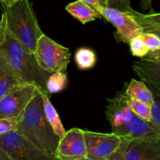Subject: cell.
<instances>
[{
    "label": "cell",
    "instance_id": "6da1fadb",
    "mask_svg": "<svg viewBox=\"0 0 160 160\" xmlns=\"http://www.w3.org/2000/svg\"><path fill=\"white\" fill-rule=\"evenodd\" d=\"M105 115L112 133L120 138L129 140L160 138L159 130L153 123L133 112L127 102L125 89L108 101Z\"/></svg>",
    "mask_w": 160,
    "mask_h": 160
},
{
    "label": "cell",
    "instance_id": "7a4b0ae2",
    "mask_svg": "<svg viewBox=\"0 0 160 160\" xmlns=\"http://www.w3.org/2000/svg\"><path fill=\"white\" fill-rule=\"evenodd\" d=\"M17 131L40 148L54 156L59 138L47 121L40 89L18 118Z\"/></svg>",
    "mask_w": 160,
    "mask_h": 160
},
{
    "label": "cell",
    "instance_id": "3957f363",
    "mask_svg": "<svg viewBox=\"0 0 160 160\" xmlns=\"http://www.w3.org/2000/svg\"><path fill=\"white\" fill-rule=\"evenodd\" d=\"M7 29L12 36L29 52L34 54L37 42L43 32L38 25L32 2L29 0H19L10 7H4Z\"/></svg>",
    "mask_w": 160,
    "mask_h": 160
},
{
    "label": "cell",
    "instance_id": "277c9868",
    "mask_svg": "<svg viewBox=\"0 0 160 160\" xmlns=\"http://www.w3.org/2000/svg\"><path fill=\"white\" fill-rule=\"evenodd\" d=\"M0 51L3 53L10 68L24 83L35 84L40 90L47 92V81L51 73L38 66L35 56L29 53L7 29V38Z\"/></svg>",
    "mask_w": 160,
    "mask_h": 160
},
{
    "label": "cell",
    "instance_id": "5b68a950",
    "mask_svg": "<svg viewBox=\"0 0 160 160\" xmlns=\"http://www.w3.org/2000/svg\"><path fill=\"white\" fill-rule=\"evenodd\" d=\"M0 150L11 160H56L17 130L0 135Z\"/></svg>",
    "mask_w": 160,
    "mask_h": 160
},
{
    "label": "cell",
    "instance_id": "8992f818",
    "mask_svg": "<svg viewBox=\"0 0 160 160\" xmlns=\"http://www.w3.org/2000/svg\"><path fill=\"white\" fill-rule=\"evenodd\" d=\"M38 66L49 73L66 71L71 60L68 48L61 46L45 34L40 37L34 53Z\"/></svg>",
    "mask_w": 160,
    "mask_h": 160
},
{
    "label": "cell",
    "instance_id": "52a82bcc",
    "mask_svg": "<svg viewBox=\"0 0 160 160\" xmlns=\"http://www.w3.org/2000/svg\"><path fill=\"white\" fill-rule=\"evenodd\" d=\"M38 87L33 83L17 86L0 99V118H18L36 94Z\"/></svg>",
    "mask_w": 160,
    "mask_h": 160
},
{
    "label": "cell",
    "instance_id": "ba28073f",
    "mask_svg": "<svg viewBox=\"0 0 160 160\" xmlns=\"http://www.w3.org/2000/svg\"><path fill=\"white\" fill-rule=\"evenodd\" d=\"M98 13L115 27L117 42L129 43L133 38L144 33L132 12L128 13L110 7H101L98 10Z\"/></svg>",
    "mask_w": 160,
    "mask_h": 160
},
{
    "label": "cell",
    "instance_id": "9c48e42d",
    "mask_svg": "<svg viewBox=\"0 0 160 160\" xmlns=\"http://www.w3.org/2000/svg\"><path fill=\"white\" fill-rule=\"evenodd\" d=\"M56 160H80L87 157L84 130L72 128L59 140L55 152Z\"/></svg>",
    "mask_w": 160,
    "mask_h": 160
},
{
    "label": "cell",
    "instance_id": "30bf717a",
    "mask_svg": "<svg viewBox=\"0 0 160 160\" xmlns=\"http://www.w3.org/2000/svg\"><path fill=\"white\" fill-rule=\"evenodd\" d=\"M87 157L93 159H106L119 147L123 138L113 133H95L84 130Z\"/></svg>",
    "mask_w": 160,
    "mask_h": 160
},
{
    "label": "cell",
    "instance_id": "8fae6325",
    "mask_svg": "<svg viewBox=\"0 0 160 160\" xmlns=\"http://www.w3.org/2000/svg\"><path fill=\"white\" fill-rule=\"evenodd\" d=\"M125 160H160V138L130 140Z\"/></svg>",
    "mask_w": 160,
    "mask_h": 160
},
{
    "label": "cell",
    "instance_id": "7c38bea8",
    "mask_svg": "<svg viewBox=\"0 0 160 160\" xmlns=\"http://www.w3.org/2000/svg\"><path fill=\"white\" fill-rule=\"evenodd\" d=\"M133 69L149 88L160 93V64L141 59L133 63Z\"/></svg>",
    "mask_w": 160,
    "mask_h": 160
},
{
    "label": "cell",
    "instance_id": "4fadbf2b",
    "mask_svg": "<svg viewBox=\"0 0 160 160\" xmlns=\"http://www.w3.org/2000/svg\"><path fill=\"white\" fill-rule=\"evenodd\" d=\"M24 83L13 72L3 53L0 51V99L9 91Z\"/></svg>",
    "mask_w": 160,
    "mask_h": 160
},
{
    "label": "cell",
    "instance_id": "5bb4252c",
    "mask_svg": "<svg viewBox=\"0 0 160 160\" xmlns=\"http://www.w3.org/2000/svg\"><path fill=\"white\" fill-rule=\"evenodd\" d=\"M66 10L75 19L78 20L82 24H86L87 23L94 21L96 18H102L98 11L81 0H77L68 4Z\"/></svg>",
    "mask_w": 160,
    "mask_h": 160
},
{
    "label": "cell",
    "instance_id": "9a60e30c",
    "mask_svg": "<svg viewBox=\"0 0 160 160\" xmlns=\"http://www.w3.org/2000/svg\"><path fill=\"white\" fill-rule=\"evenodd\" d=\"M41 92V95H42V102H43V108L44 112H45L46 118H47V121L51 126L53 128V132L55 134L58 136V138L60 139L64 136L66 133L65 129L63 127L62 122H61V118H60L59 115H58V112L53 107L51 101L50 100V97H49V93L47 92H43L40 90Z\"/></svg>",
    "mask_w": 160,
    "mask_h": 160
},
{
    "label": "cell",
    "instance_id": "2e32d148",
    "mask_svg": "<svg viewBox=\"0 0 160 160\" xmlns=\"http://www.w3.org/2000/svg\"><path fill=\"white\" fill-rule=\"evenodd\" d=\"M125 92L129 98L151 105L153 102V93L143 81L132 78L125 88Z\"/></svg>",
    "mask_w": 160,
    "mask_h": 160
},
{
    "label": "cell",
    "instance_id": "e0dca14e",
    "mask_svg": "<svg viewBox=\"0 0 160 160\" xmlns=\"http://www.w3.org/2000/svg\"><path fill=\"white\" fill-rule=\"evenodd\" d=\"M132 13L142 28L144 32L153 29H160V13L152 11L147 14H144L133 10Z\"/></svg>",
    "mask_w": 160,
    "mask_h": 160
},
{
    "label": "cell",
    "instance_id": "ac0fdd59",
    "mask_svg": "<svg viewBox=\"0 0 160 160\" xmlns=\"http://www.w3.org/2000/svg\"><path fill=\"white\" fill-rule=\"evenodd\" d=\"M75 61L80 70H88L94 67L96 64V53L91 49L82 47L75 52Z\"/></svg>",
    "mask_w": 160,
    "mask_h": 160
},
{
    "label": "cell",
    "instance_id": "d6986e66",
    "mask_svg": "<svg viewBox=\"0 0 160 160\" xmlns=\"http://www.w3.org/2000/svg\"><path fill=\"white\" fill-rule=\"evenodd\" d=\"M68 83V77L66 71L51 73L47 81V91L48 93H56L62 91Z\"/></svg>",
    "mask_w": 160,
    "mask_h": 160
},
{
    "label": "cell",
    "instance_id": "ffe728a7",
    "mask_svg": "<svg viewBox=\"0 0 160 160\" xmlns=\"http://www.w3.org/2000/svg\"><path fill=\"white\" fill-rule=\"evenodd\" d=\"M127 102L133 112L138 116L146 120L148 122L151 121V105L141 102L137 100L132 99L127 96Z\"/></svg>",
    "mask_w": 160,
    "mask_h": 160
},
{
    "label": "cell",
    "instance_id": "44dd1931",
    "mask_svg": "<svg viewBox=\"0 0 160 160\" xmlns=\"http://www.w3.org/2000/svg\"><path fill=\"white\" fill-rule=\"evenodd\" d=\"M149 88V87H148ZM150 89L153 93V102L151 104V121L160 131V93Z\"/></svg>",
    "mask_w": 160,
    "mask_h": 160
},
{
    "label": "cell",
    "instance_id": "7402d4cb",
    "mask_svg": "<svg viewBox=\"0 0 160 160\" xmlns=\"http://www.w3.org/2000/svg\"><path fill=\"white\" fill-rule=\"evenodd\" d=\"M129 44H130V51L134 57L144 58L149 52L141 35L133 38L129 42Z\"/></svg>",
    "mask_w": 160,
    "mask_h": 160
},
{
    "label": "cell",
    "instance_id": "603a6c76",
    "mask_svg": "<svg viewBox=\"0 0 160 160\" xmlns=\"http://www.w3.org/2000/svg\"><path fill=\"white\" fill-rule=\"evenodd\" d=\"M141 35L149 51H155V50H159L160 39L155 34L144 32Z\"/></svg>",
    "mask_w": 160,
    "mask_h": 160
},
{
    "label": "cell",
    "instance_id": "cb8c5ba5",
    "mask_svg": "<svg viewBox=\"0 0 160 160\" xmlns=\"http://www.w3.org/2000/svg\"><path fill=\"white\" fill-rule=\"evenodd\" d=\"M18 130V118H0V135L16 131Z\"/></svg>",
    "mask_w": 160,
    "mask_h": 160
},
{
    "label": "cell",
    "instance_id": "d4e9b609",
    "mask_svg": "<svg viewBox=\"0 0 160 160\" xmlns=\"http://www.w3.org/2000/svg\"><path fill=\"white\" fill-rule=\"evenodd\" d=\"M107 2L108 7L121 11L131 13L134 10L131 7V0H107Z\"/></svg>",
    "mask_w": 160,
    "mask_h": 160
},
{
    "label": "cell",
    "instance_id": "484cf974",
    "mask_svg": "<svg viewBox=\"0 0 160 160\" xmlns=\"http://www.w3.org/2000/svg\"><path fill=\"white\" fill-rule=\"evenodd\" d=\"M130 141V140L123 138L119 147L110 156L108 157L105 160H125L126 150H127V145H128Z\"/></svg>",
    "mask_w": 160,
    "mask_h": 160
},
{
    "label": "cell",
    "instance_id": "4316f807",
    "mask_svg": "<svg viewBox=\"0 0 160 160\" xmlns=\"http://www.w3.org/2000/svg\"><path fill=\"white\" fill-rule=\"evenodd\" d=\"M7 32V16L4 12L2 13V18L0 20V47H2V44L6 41Z\"/></svg>",
    "mask_w": 160,
    "mask_h": 160
},
{
    "label": "cell",
    "instance_id": "83f0119b",
    "mask_svg": "<svg viewBox=\"0 0 160 160\" xmlns=\"http://www.w3.org/2000/svg\"><path fill=\"white\" fill-rule=\"evenodd\" d=\"M98 12L101 7H108L107 0H81Z\"/></svg>",
    "mask_w": 160,
    "mask_h": 160
},
{
    "label": "cell",
    "instance_id": "f1b7e54d",
    "mask_svg": "<svg viewBox=\"0 0 160 160\" xmlns=\"http://www.w3.org/2000/svg\"><path fill=\"white\" fill-rule=\"evenodd\" d=\"M141 59L147 60V61H153V62L160 64V49L155 51H149L148 54Z\"/></svg>",
    "mask_w": 160,
    "mask_h": 160
},
{
    "label": "cell",
    "instance_id": "f546056e",
    "mask_svg": "<svg viewBox=\"0 0 160 160\" xmlns=\"http://www.w3.org/2000/svg\"><path fill=\"white\" fill-rule=\"evenodd\" d=\"M141 8L143 10H152V0H141Z\"/></svg>",
    "mask_w": 160,
    "mask_h": 160
},
{
    "label": "cell",
    "instance_id": "4dcf8cb0",
    "mask_svg": "<svg viewBox=\"0 0 160 160\" xmlns=\"http://www.w3.org/2000/svg\"><path fill=\"white\" fill-rule=\"evenodd\" d=\"M18 1L19 0H0V2L4 7H10V6L16 3L17 2H18Z\"/></svg>",
    "mask_w": 160,
    "mask_h": 160
},
{
    "label": "cell",
    "instance_id": "1f68e13d",
    "mask_svg": "<svg viewBox=\"0 0 160 160\" xmlns=\"http://www.w3.org/2000/svg\"><path fill=\"white\" fill-rule=\"evenodd\" d=\"M147 32L155 34V35H156V36H158L160 39V29H153V30H149Z\"/></svg>",
    "mask_w": 160,
    "mask_h": 160
},
{
    "label": "cell",
    "instance_id": "d6a6232c",
    "mask_svg": "<svg viewBox=\"0 0 160 160\" xmlns=\"http://www.w3.org/2000/svg\"><path fill=\"white\" fill-rule=\"evenodd\" d=\"M0 160H11L3 152L0 150Z\"/></svg>",
    "mask_w": 160,
    "mask_h": 160
},
{
    "label": "cell",
    "instance_id": "836d02e7",
    "mask_svg": "<svg viewBox=\"0 0 160 160\" xmlns=\"http://www.w3.org/2000/svg\"><path fill=\"white\" fill-rule=\"evenodd\" d=\"M80 160H105V159H93V158H90L89 157H87L85 158H82V159H80Z\"/></svg>",
    "mask_w": 160,
    "mask_h": 160
}]
</instances>
